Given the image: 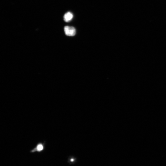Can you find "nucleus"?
Here are the masks:
<instances>
[{
  "instance_id": "nucleus-1",
  "label": "nucleus",
  "mask_w": 166,
  "mask_h": 166,
  "mask_svg": "<svg viewBox=\"0 0 166 166\" xmlns=\"http://www.w3.org/2000/svg\"><path fill=\"white\" fill-rule=\"evenodd\" d=\"M64 31L66 35L68 36H73L76 34V29L73 27L65 26L64 28Z\"/></svg>"
},
{
  "instance_id": "nucleus-2",
  "label": "nucleus",
  "mask_w": 166,
  "mask_h": 166,
  "mask_svg": "<svg viewBox=\"0 0 166 166\" xmlns=\"http://www.w3.org/2000/svg\"><path fill=\"white\" fill-rule=\"evenodd\" d=\"M44 149V144L42 143H39L37 145L36 147L32 150L31 152H34L36 151L40 152L42 151Z\"/></svg>"
},
{
  "instance_id": "nucleus-3",
  "label": "nucleus",
  "mask_w": 166,
  "mask_h": 166,
  "mask_svg": "<svg viewBox=\"0 0 166 166\" xmlns=\"http://www.w3.org/2000/svg\"><path fill=\"white\" fill-rule=\"evenodd\" d=\"M73 17V15L72 13L70 12H68L64 16V20L66 22H68L72 19Z\"/></svg>"
}]
</instances>
